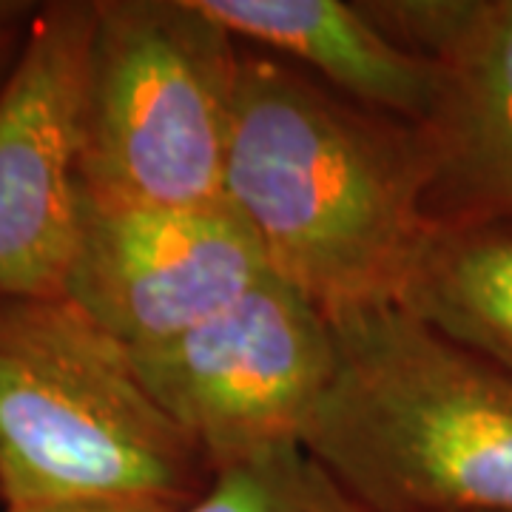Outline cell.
<instances>
[{"mask_svg":"<svg viewBox=\"0 0 512 512\" xmlns=\"http://www.w3.org/2000/svg\"><path fill=\"white\" fill-rule=\"evenodd\" d=\"M433 146L288 60L239 52L222 197L268 271L342 316L399 302L430 234Z\"/></svg>","mask_w":512,"mask_h":512,"instance_id":"obj_1","label":"cell"},{"mask_svg":"<svg viewBox=\"0 0 512 512\" xmlns=\"http://www.w3.org/2000/svg\"><path fill=\"white\" fill-rule=\"evenodd\" d=\"M302 447L370 512H512V373L402 305L333 316Z\"/></svg>","mask_w":512,"mask_h":512,"instance_id":"obj_2","label":"cell"},{"mask_svg":"<svg viewBox=\"0 0 512 512\" xmlns=\"http://www.w3.org/2000/svg\"><path fill=\"white\" fill-rule=\"evenodd\" d=\"M197 444L148 396L131 350L69 296L0 299V501L160 498L211 484Z\"/></svg>","mask_w":512,"mask_h":512,"instance_id":"obj_3","label":"cell"},{"mask_svg":"<svg viewBox=\"0 0 512 512\" xmlns=\"http://www.w3.org/2000/svg\"><path fill=\"white\" fill-rule=\"evenodd\" d=\"M237 40L197 0H97L80 126L94 200H222Z\"/></svg>","mask_w":512,"mask_h":512,"instance_id":"obj_4","label":"cell"},{"mask_svg":"<svg viewBox=\"0 0 512 512\" xmlns=\"http://www.w3.org/2000/svg\"><path fill=\"white\" fill-rule=\"evenodd\" d=\"M128 350L211 473L299 441L339 365L328 313L271 271L200 325Z\"/></svg>","mask_w":512,"mask_h":512,"instance_id":"obj_5","label":"cell"},{"mask_svg":"<svg viewBox=\"0 0 512 512\" xmlns=\"http://www.w3.org/2000/svg\"><path fill=\"white\" fill-rule=\"evenodd\" d=\"M268 274L254 231L225 200L143 205L86 197L66 291L126 348H146L228 308Z\"/></svg>","mask_w":512,"mask_h":512,"instance_id":"obj_6","label":"cell"},{"mask_svg":"<svg viewBox=\"0 0 512 512\" xmlns=\"http://www.w3.org/2000/svg\"><path fill=\"white\" fill-rule=\"evenodd\" d=\"M92 32L94 3L37 9L0 86V299L66 291Z\"/></svg>","mask_w":512,"mask_h":512,"instance_id":"obj_7","label":"cell"},{"mask_svg":"<svg viewBox=\"0 0 512 512\" xmlns=\"http://www.w3.org/2000/svg\"><path fill=\"white\" fill-rule=\"evenodd\" d=\"M393 43L439 66L430 225L512 217V0H365Z\"/></svg>","mask_w":512,"mask_h":512,"instance_id":"obj_8","label":"cell"},{"mask_svg":"<svg viewBox=\"0 0 512 512\" xmlns=\"http://www.w3.org/2000/svg\"><path fill=\"white\" fill-rule=\"evenodd\" d=\"M234 40L305 69L365 109L424 126L439 100V66L393 43L345 0H197Z\"/></svg>","mask_w":512,"mask_h":512,"instance_id":"obj_9","label":"cell"},{"mask_svg":"<svg viewBox=\"0 0 512 512\" xmlns=\"http://www.w3.org/2000/svg\"><path fill=\"white\" fill-rule=\"evenodd\" d=\"M396 305L512 373V217L433 225Z\"/></svg>","mask_w":512,"mask_h":512,"instance_id":"obj_10","label":"cell"},{"mask_svg":"<svg viewBox=\"0 0 512 512\" xmlns=\"http://www.w3.org/2000/svg\"><path fill=\"white\" fill-rule=\"evenodd\" d=\"M183 512H370L302 447L285 441L228 464Z\"/></svg>","mask_w":512,"mask_h":512,"instance_id":"obj_11","label":"cell"},{"mask_svg":"<svg viewBox=\"0 0 512 512\" xmlns=\"http://www.w3.org/2000/svg\"><path fill=\"white\" fill-rule=\"evenodd\" d=\"M183 504L160 498H94V501H63L43 507H3V512H183Z\"/></svg>","mask_w":512,"mask_h":512,"instance_id":"obj_12","label":"cell"},{"mask_svg":"<svg viewBox=\"0 0 512 512\" xmlns=\"http://www.w3.org/2000/svg\"><path fill=\"white\" fill-rule=\"evenodd\" d=\"M32 15L35 12H23V6L0 3V86L6 83V77L18 60Z\"/></svg>","mask_w":512,"mask_h":512,"instance_id":"obj_13","label":"cell"}]
</instances>
